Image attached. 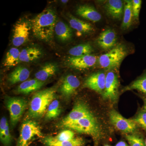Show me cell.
Wrapping results in <instances>:
<instances>
[{"label": "cell", "mask_w": 146, "mask_h": 146, "mask_svg": "<svg viewBox=\"0 0 146 146\" xmlns=\"http://www.w3.org/2000/svg\"><path fill=\"white\" fill-rule=\"evenodd\" d=\"M57 23V15L55 12L51 9H45L32 21L33 35L42 41H50L53 36Z\"/></svg>", "instance_id": "1"}, {"label": "cell", "mask_w": 146, "mask_h": 146, "mask_svg": "<svg viewBox=\"0 0 146 146\" xmlns=\"http://www.w3.org/2000/svg\"><path fill=\"white\" fill-rule=\"evenodd\" d=\"M56 89L48 88L36 92L33 96L29 105V116L39 119L46 115L50 104L55 98Z\"/></svg>", "instance_id": "2"}, {"label": "cell", "mask_w": 146, "mask_h": 146, "mask_svg": "<svg viewBox=\"0 0 146 146\" xmlns=\"http://www.w3.org/2000/svg\"><path fill=\"white\" fill-rule=\"evenodd\" d=\"M63 128L68 129L78 133L89 135L96 144L101 138L102 130L96 118H84L72 122L59 125Z\"/></svg>", "instance_id": "3"}, {"label": "cell", "mask_w": 146, "mask_h": 146, "mask_svg": "<svg viewBox=\"0 0 146 146\" xmlns=\"http://www.w3.org/2000/svg\"><path fill=\"white\" fill-rule=\"evenodd\" d=\"M127 54V50L125 46L122 44L118 45L100 56V65L106 70L117 69Z\"/></svg>", "instance_id": "4"}, {"label": "cell", "mask_w": 146, "mask_h": 146, "mask_svg": "<svg viewBox=\"0 0 146 146\" xmlns=\"http://www.w3.org/2000/svg\"><path fill=\"white\" fill-rule=\"evenodd\" d=\"M43 138L39 124L33 120H27L21 125L17 146H29L36 138Z\"/></svg>", "instance_id": "5"}, {"label": "cell", "mask_w": 146, "mask_h": 146, "mask_svg": "<svg viewBox=\"0 0 146 146\" xmlns=\"http://www.w3.org/2000/svg\"><path fill=\"white\" fill-rule=\"evenodd\" d=\"M6 106L10 114L11 125L17 124L27 108V102L25 99L17 97H10L6 101Z\"/></svg>", "instance_id": "6"}, {"label": "cell", "mask_w": 146, "mask_h": 146, "mask_svg": "<svg viewBox=\"0 0 146 146\" xmlns=\"http://www.w3.org/2000/svg\"><path fill=\"white\" fill-rule=\"evenodd\" d=\"M110 122L118 130L125 133H133L137 129V125L133 119H126L119 112L112 110L109 113Z\"/></svg>", "instance_id": "7"}, {"label": "cell", "mask_w": 146, "mask_h": 146, "mask_svg": "<svg viewBox=\"0 0 146 146\" xmlns=\"http://www.w3.org/2000/svg\"><path fill=\"white\" fill-rule=\"evenodd\" d=\"M32 26L28 21L21 20L13 27L12 43L15 46L19 47L27 41Z\"/></svg>", "instance_id": "8"}, {"label": "cell", "mask_w": 146, "mask_h": 146, "mask_svg": "<svg viewBox=\"0 0 146 146\" xmlns=\"http://www.w3.org/2000/svg\"><path fill=\"white\" fill-rule=\"evenodd\" d=\"M119 80L117 75L112 71L108 72L106 75L103 98L112 102H116L119 96Z\"/></svg>", "instance_id": "9"}, {"label": "cell", "mask_w": 146, "mask_h": 146, "mask_svg": "<svg viewBox=\"0 0 146 146\" xmlns=\"http://www.w3.org/2000/svg\"><path fill=\"white\" fill-rule=\"evenodd\" d=\"M92 117L95 116L88 106L84 103L79 102L76 104L69 114L60 121L59 125L84 118Z\"/></svg>", "instance_id": "10"}, {"label": "cell", "mask_w": 146, "mask_h": 146, "mask_svg": "<svg viewBox=\"0 0 146 146\" xmlns=\"http://www.w3.org/2000/svg\"><path fill=\"white\" fill-rule=\"evenodd\" d=\"M106 76L103 72L94 73L86 79L84 84V87L103 94L105 88Z\"/></svg>", "instance_id": "11"}, {"label": "cell", "mask_w": 146, "mask_h": 146, "mask_svg": "<svg viewBox=\"0 0 146 146\" xmlns=\"http://www.w3.org/2000/svg\"><path fill=\"white\" fill-rule=\"evenodd\" d=\"M97 57L89 54L79 57L71 56L67 59V63L72 68L79 70L88 69L94 66L96 63Z\"/></svg>", "instance_id": "12"}, {"label": "cell", "mask_w": 146, "mask_h": 146, "mask_svg": "<svg viewBox=\"0 0 146 146\" xmlns=\"http://www.w3.org/2000/svg\"><path fill=\"white\" fill-rule=\"evenodd\" d=\"M117 42V34L115 31L111 29L102 32L96 40L98 46L104 50L112 49L115 47Z\"/></svg>", "instance_id": "13"}, {"label": "cell", "mask_w": 146, "mask_h": 146, "mask_svg": "<svg viewBox=\"0 0 146 146\" xmlns=\"http://www.w3.org/2000/svg\"><path fill=\"white\" fill-rule=\"evenodd\" d=\"M80 84L79 80L76 76L68 75L63 80L59 90L63 96L69 98L74 94Z\"/></svg>", "instance_id": "14"}, {"label": "cell", "mask_w": 146, "mask_h": 146, "mask_svg": "<svg viewBox=\"0 0 146 146\" xmlns=\"http://www.w3.org/2000/svg\"><path fill=\"white\" fill-rule=\"evenodd\" d=\"M124 3L121 0H109L105 5L106 12L111 18L121 20L124 13Z\"/></svg>", "instance_id": "15"}, {"label": "cell", "mask_w": 146, "mask_h": 146, "mask_svg": "<svg viewBox=\"0 0 146 146\" xmlns=\"http://www.w3.org/2000/svg\"><path fill=\"white\" fill-rule=\"evenodd\" d=\"M76 13L82 18L95 23L102 19L100 13L94 7L88 5H80L77 9Z\"/></svg>", "instance_id": "16"}, {"label": "cell", "mask_w": 146, "mask_h": 146, "mask_svg": "<svg viewBox=\"0 0 146 146\" xmlns=\"http://www.w3.org/2000/svg\"><path fill=\"white\" fill-rule=\"evenodd\" d=\"M69 22L71 27L77 31L83 34L92 33L95 31V29L91 24L80 20L69 14Z\"/></svg>", "instance_id": "17"}, {"label": "cell", "mask_w": 146, "mask_h": 146, "mask_svg": "<svg viewBox=\"0 0 146 146\" xmlns=\"http://www.w3.org/2000/svg\"><path fill=\"white\" fill-rule=\"evenodd\" d=\"M44 83V82L40 81L36 78L29 80L21 83L16 91L18 94H29L39 90L43 86Z\"/></svg>", "instance_id": "18"}, {"label": "cell", "mask_w": 146, "mask_h": 146, "mask_svg": "<svg viewBox=\"0 0 146 146\" xmlns=\"http://www.w3.org/2000/svg\"><path fill=\"white\" fill-rule=\"evenodd\" d=\"M30 72L27 68L19 66L10 73L8 77V81L11 84L24 82L29 77Z\"/></svg>", "instance_id": "19"}, {"label": "cell", "mask_w": 146, "mask_h": 146, "mask_svg": "<svg viewBox=\"0 0 146 146\" xmlns=\"http://www.w3.org/2000/svg\"><path fill=\"white\" fill-rule=\"evenodd\" d=\"M54 32L58 39L62 42H68L72 37V30L62 21L57 22L55 27Z\"/></svg>", "instance_id": "20"}, {"label": "cell", "mask_w": 146, "mask_h": 146, "mask_svg": "<svg viewBox=\"0 0 146 146\" xmlns=\"http://www.w3.org/2000/svg\"><path fill=\"white\" fill-rule=\"evenodd\" d=\"M42 142L46 146H82L84 141L81 138H74L70 141L58 142L53 140L51 136L42 138Z\"/></svg>", "instance_id": "21"}, {"label": "cell", "mask_w": 146, "mask_h": 146, "mask_svg": "<svg viewBox=\"0 0 146 146\" xmlns=\"http://www.w3.org/2000/svg\"><path fill=\"white\" fill-rule=\"evenodd\" d=\"M58 70V66L53 63H49L42 66L35 74V78L44 82L54 76Z\"/></svg>", "instance_id": "22"}, {"label": "cell", "mask_w": 146, "mask_h": 146, "mask_svg": "<svg viewBox=\"0 0 146 146\" xmlns=\"http://www.w3.org/2000/svg\"><path fill=\"white\" fill-rule=\"evenodd\" d=\"M42 55V51L35 47H27L21 52L20 60L21 62H31L38 59Z\"/></svg>", "instance_id": "23"}, {"label": "cell", "mask_w": 146, "mask_h": 146, "mask_svg": "<svg viewBox=\"0 0 146 146\" xmlns=\"http://www.w3.org/2000/svg\"><path fill=\"white\" fill-rule=\"evenodd\" d=\"M133 17L132 1L127 0L124 2L123 17L121 28L127 30L130 28L132 25Z\"/></svg>", "instance_id": "24"}, {"label": "cell", "mask_w": 146, "mask_h": 146, "mask_svg": "<svg viewBox=\"0 0 146 146\" xmlns=\"http://www.w3.org/2000/svg\"><path fill=\"white\" fill-rule=\"evenodd\" d=\"M21 52L16 48H11L7 53L5 58L4 60L3 64L5 67L11 68L14 67L20 63V56Z\"/></svg>", "instance_id": "25"}, {"label": "cell", "mask_w": 146, "mask_h": 146, "mask_svg": "<svg viewBox=\"0 0 146 146\" xmlns=\"http://www.w3.org/2000/svg\"><path fill=\"white\" fill-rule=\"evenodd\" d=\"M94 49L89 44H81L74 46L69 50V54L74 57H79L91 54Z\"/></svg>", "instance_id": "26"}, {"label": "cell", "mask_w": 146, "mask_h": 146, "mask_svg": "<svg viewBox=\"0 0 146 146\" xmlns=\"http://www.w3.org/2000/svg\"><path fill=\"white\" fill-rule=\"evenodd\" d=\"M136 90L146 95V71L130 85L124 89V91Z\"/></svg>", "instance_id": "27"}, {"label": "cell", "mask_w": 146, "mask_h": 146, "mask_svg": "<svg viewBox=\"0 0 146 146\" xmlns=\"http://www.w3.org/2000/svg\"><path fill=\"white\" fill-rule=\"evenodd\" d=\"M61 113L59 102L57 100H54L49 106L46 113L45 116L46 120H50L56 119Z\"/></svg>", "instance_id": "28"}, {"label": "cell", "mask_w": 146, "mask_h": 146, "mask_svg": "<svg viewBox=\"0 0 146 146\" xmlns=\"http://www.w3.org/2000/svg\"><path fill=\"white\" fill-rule=\"evenodd\" d=\"M75 133L72 130L70 129H65L61 131L57 136L52 137L53 140L58 142L70 141L74 138Z\"/></svg>", "instance_id": "29"}, {"label": "cell", "mask_w": 146, "mask_h": 146, "mask_svg": "<svg viewBox=\"0 0 146 146\" xmlns=\"http://www.w3.org/2000/svg\"><path fill=\"white\" fill-rule=\"evenodd\" d=\"M126 138L130 146H145V141L142 136L136 134L126 135Z\"/></svg>", "instance_id": "30"}, {"label": "cell", "mask_w": 146, "mask_h": 146, "mask_svg": "<svg viewBox=\"0 0 146 146\" xmlns=\"http://www.w3.org/2000/svg\"><path fill=\"white\" fill-rule=\"evenodd\" d=\"M133 119L137 125L146 131V111L145 109L140 111Z\"/></svg>", "instance_id": "31"}, {"label": "cell", "mask_w": 146, "mask_h": 146, "mask_svg": "<svg viewBox=\"0 0 146 146\" xmlns=\"http://www.w3.org/2000/svg\"><path fill=\"white\" fill-rule=\"evenodd\" d=\"M0 139L1 142L5 146H10L11 145L12 138L10 134L9 124L3 133L0 134Z\"/></svg>", "instance_id": "32"}, {"label": "cell", "mask_w": 146, "mask_h": 146, "mask_svg": "<svg viewBox=\"0 0 146 146\" xmlns=\"http://www.w3.org/2000/svg\"><path fill=\"white\" fill-rule=\"evenodd\" d=\"M132 2V7L134 19L136 22L139 21V15L141 7L142 1L141 0H133Z\"/></svg>", "instance_id": "33"}, {"label": "cell", "mask_w": 146, "mask_h": 146, "mask_svg": "<svg viewBox=\"0 0 146 146\" xmlns=\"http://www.w3.org/2000/svg\"><path fill=\"white\" fill-rule=\"evenodd\" d=\"M8 125L6 118L5 117L2 118L0 121V134L3 133Z\"/></svg>", "instance_id": "34"}, {"label": "cell", "mask_w": 146, "mask_h": 146, "mask_svg": "<svg viewBox=\"0 0 146 146\" xmlns=\"http://www.w3.org/2000/svg\"><path fill=\"white\" fill-rule=\"evenodd\" d=\"M115 146H128V145L125 142L121 141L118 143H117L116 144Z\"/></svg>", "instance_id": "35"}, {"label": "cell", "mask_w": 146, "mask_h": 146, "mask_svg": "<svg viewBox=\"0 0 146 146\" xmlns=\"http://www.w3.org/2000/svg\"><path fill=\"white\" fill-rule=\"evenodd\" d=\"M144 101V109L146 111V98H143Z\"/></svg>", "instance_id": "36"}, {"label": "cell", "mask_w": 146, "mask_h": 146, "mask_svg": "<svg viewBox=\"0 0 146 146\" xmlns=\"http://www.w3.org/2000/svg\"><path fill=\"white\" fill-rule=\"evenodd\" d=\"M61 1L63 3H67L68 1Z\"/></svg>", "instance_id": "37"}, {"label": "cell", "mask_w": 146, "mask_h": 146, "mask_svg": "<svg viewBox=\"0 0 146 146\" xmlns=\"http://www.w3.org/2000/svg\"><path fill=\"white\" fill-rule=\"evenodd\" d=\"M145 146H146V139L145 141Z\"/></svg>", "instance_id": "38"}, {"label": "cell", "mask_w": 146, "mask_h": 146, "mask_svg": "<svg viewBox=\"0 0 146 146\" xmlns=\"http://www.w3.org/2000/svg\"><path fill=\"white\" fill-rule=\"evenodd\" d=\"M105 146H110L108 145H105Z\"/></svg>", "instance_id": "39"}]
</instances>
